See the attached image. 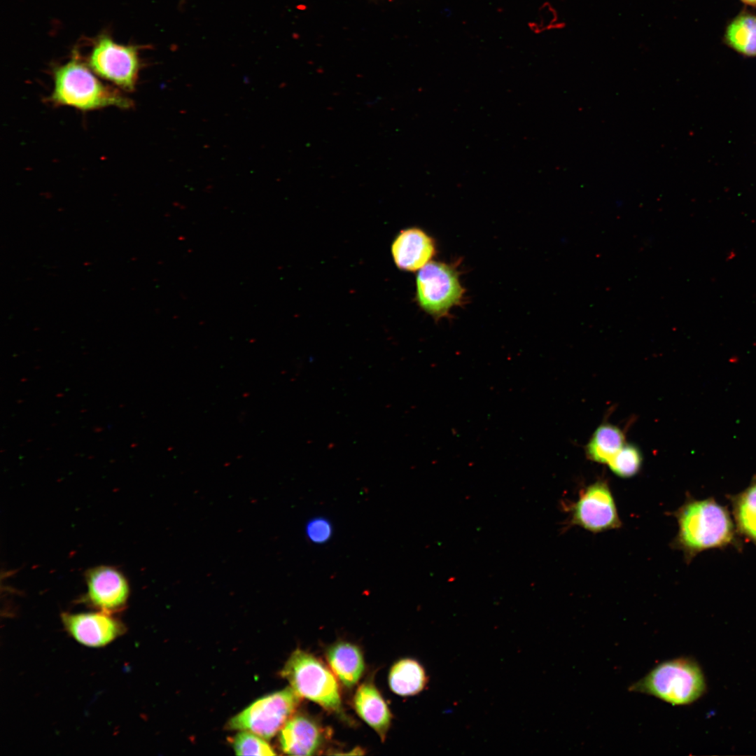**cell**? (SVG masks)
<instances>
[{
	"label": "cell",
	"mask_w": 756,
	"mask_h": 756,
	"mask_svg": "<svg viewBox=\"0 0 756 756\" xmlns=\"http://www.w3.org/2000/svg\"><path fill=\"white\" fill-rule=\"evenodd\" d=\"M729 500L738 535L756 546V475L745 489L729 496Z\"/></svg>",
	"instance_id": "cell-15"
},
{
	"label": "cell",
	"mask_w": 756,
	"mask_h": 756,
	"mask_svg": "<svg viewBox=\"0 0 756 756\" xmlns=\"http://www.w3.org/2000/svg\"><path fill=\"white\" fill-rule=\"evenodd\" d=\"M306 533L312 542L323 543L331 537L332 526L329 521L324 518H314L308 522Z\"/></svg>",
	"instance_id": "cell-21"
},
{
	"label": "cell",
	"mask_w": 756,
	"mask_h": 756,
	"mask_svg": "<svg viewBox=\"0 0 756 756\" xmlns=\"http://www.w3.org/2000/svg\"><path fill=\"white\" fill-rule=\"evenodd\" d=\"M322 731L311 718L294 714L280 731L281 750L291 755H312L322 744Z\"/></svg>",
	"instance_id": "cell-12"
},
{
	"label": "cell",
	"mask_w": 756,
	"mask_h": 756,
	"mask_svg": "<svg viewBox=\"0 0 756 756\" xmlns=\"http://www.w3.org/2000/svg\"><path fill=\"white\" fill-rule=\"evenodd\" d=\"M49 101L82 111L108 106L122 109L133 106L132 100L116 88L104 84L77 56L57 66Z\"/></svg>",
	"instance_id": "cell-2"
},
{
	"label": "cell",
	"mask_w": 756,
	"mask_h": 756,
	"mask_svg": "<svg viewBox=\"0 0 756 756\" xmlns=\"http://www.w3.org/2000/svg\"><path fill=\"white\" fill-rule=\"evenodd\" d=\"M741 1L743 2H744L745 4H748V5L752 6H756V0H741Z\"/></svg>",
	"instance_id": "cell-22"
},
{
	"label": "cell",
	"mask_w": 756,
	"mask_h": 756,
	"mask_svg": "<svg viewBox=\"0 0 756 756\" xmlns=\"http://www.w3.org/2000/svg\"><path fill=\"white\" fill-rule=\"evenodd\" d=\"M88 66L99 77L122 90H134L141 67L137 47L122 45L104 36L95 43Z\"/></svg>",
	"instance_id": "cell-7"
},
{
	"label": "cell",
	"mask_w": 756,
	"mask_h": 756,
	"mask_svg": "<svg viewBox=\"0 0 756 756\" xmlns=\"http://www.w3.org/2000/svg\"><path fill=\"white\" fill-rule=\"evenodd\" d=\"M643 463L639 448L633 444H624L607 463L610 470L622 478H629L638 474Z\"/></svg>",
	"instance_id": "cell-19"
},
{
	"label": "cell",
	"mask_w": 756,
	"mask_h": 756,
	"mask_svg": "<svg viewBox=\"0 0 756 756\" xmlns=\"http://www.w3.org/2000/svg\"><path fill=\"white\" fill-rule=\"evenodd\" d=\"M281 676L301 698L329 710L340 709V690L334 675L313 655L301 650H295L286 662Z\"/></svg>",
	"instance_id": "cell-4"
},
{
	"label": "cell",
	"mask_w": 756,
	"mask_h": 756,
	"mask_svg": "<svg viewBox=\"0 0 756 756\" xmlns=\"http://www.w3.org/2000/svg\"><path fill=\"white\" fill-rule=\"evenodd\" d=\"M237 755H275L276 752L265 738L248 731H239L230 738Z\"/></svg>",
	"instance_id": "cell-20"
},
{
	"label": "cell",
	"mask_w": 756,
	"mask_h": 756,
	"mask_svg": "<svg viewBox=\"0 0 756 756\" xmlns=\"http://www.w3.org/2000/svg\"><path fill=\"white\" fill-rule=\"evenodd\" d=\"M673 515L678 533L672 547L682 552L687 564L708 550L741 549V537L729 510L713 497L699 500L689 496Z\"/></svg>",
	"instance_id": "cell-1"
},
{
	"label": "cell",
	"mask_w": 756,
	"mask_h": 756,
	"mask_svg": "<svg viewBox=\"0 0 756 756\" xmlns=\"http://www.w3.org/2000/svg\"><path fill=\"white\" fill-rule=\"evenodd\" d=\"M416 283L419 306L436 321L463 302L465 290L451 265L429 262L419 271Z\"/></svg>",
	"instance_id": "cell-6"
},
{
	"label": "cell",
	"mask_w": 756,
	"mask_h": 756,
	"mask_svg": "<svg viewBox=\"0 0 756 756\" xmlns=\"http://www.w3.org/2000/svg\"><path fill=\"white\" fill-rule=\"evenodd\" d=\"M185 0H181V2H184Z\"/></svg>",
	"instance_id": "cell-23"
},
{
	"label": "cell",
	"mask_w": 756,
	"mask_h": 756,
	"mask_svg": "<svg viewBox=\"0 0 756 756\" xmlns=\"http://www.w3.org/2000/svg\"><path fill=\"white\" fill-rule=\"evenodd\" d=\"M568 511V526H577L592 533H601L622 526L614 497L604 480H598L586 487Z\"/></svg>",
	"instance_id": "cell-8"
},
{
	"label": "cell",
	"mask_w": 756,
	"mask_h": 756,
	"mask_svg": "<svg viewBox=\"0 0 756 756\" xmlns=\"http://www.w3.org/2000/svg\"><path fill=\"white\" fill-rule=\"evenodd\" d=\"M427 678L422 666L416 660L403 659L391 668L388 684L391 690L400 696L419 693L426 686Z\"/></svg>",
	"instance_id": "cell-17"
},
{
	"label": "cell",
	"mask_w": 756,
	"mask_h": 756,
	"mask_svg": "<svg viewBox=\"0 0 756 756\" xmlns=\"http://www.w3.org/2000/svg\"><path fill=\"white\" fill-rule=\"evenodd\" d=\"M327 659L335 675L347 687L358 682L365 668L360 650L347 642L332 645L327 652Z\"/></svg>",
	"instance_id": "cell-14"
},
{
	"label": "cell",
	"mask_w": 756,
	"mask_h": 756,
	"mask_svg": "<svg viewBox=\"0 0 756 756\" xmlns=\"http://www.w3.org/2000/svg\"><path fill=\"white\" fill-rule=\"evenodd\" d=\"M66 632L78 643L90 648L105 646L121 636L125 626L112 614L97 612L68 613L61 615Z\"/></svg>",
	"instance_id": "cell-10"
},
{
	"label": "cell",
	"mask_w": 756,
	"mask_h": 756,
	"mask_svg": "<svg viewBox=\"0 0 756 756\" xmlns=\"http://www.w3.org/2000/svg\"><path fill=\"white\" fill-rule=\"evenodd\" d=\"M354 704L358 715L384 740L391 721L390 710L381 694L370 682L357 690Z\"/></svg>",
	"instance_id": "cell-13"
},
{
	"label": "cell",
	"mask_w": 756,
	"mask_h": 756,
	"mask_svg": "<svg viewBox=\"0 0 756 756\" xmlns=\"http://www.w3.org/2000/svg\"><path fill=\"white\" fill-rule=\"evenodd\" d=\"M300 699L290 687L265 695L231 718L225 728L248 731L269 740L295 714Z\"/></svg>",
	"instance_id": "cell-5"
},
{
	"label": "cell",
	"mask_w": 756,
	"mask_h": 756,
	"mask_svg": "<svg viewBox=\"0 0 756 756\" xmlns=\"http://www.w3.org/2000/svg\"><path fill=\"white\" fill-rule=\"evenodd\" d=\"M624 444L625 436L622 429L604 423L594 430L585 447V454L594 462L607 464Z\"/></svg>",
	"instance_id": "cell-16"
},
{
	"label": "cell",
	"mask_w": 756,
	"mask_h": 756,
	"mask_svg": "<svg viewBox=\"0 0 756 756\" xmlns=\"http://www.w3.org/2000/svg\"><path fill=\"white\" fill-rule=\"evenodd\" d=\"M725 41L729 46L741 55L756 56V16L742 14L727 26Z\"/></svg>",
	"instance_id": "cell-18"
},
{
	"label": "cell",
	"mask_w": 756,
	"mask_h": 756,
	"mask_svg": "<svg viewBox=\"0 0 756 756\" xmlns=\"http://www.w3.org/2000/svg\"><path fill=\"white\" fill-rule=\"evenodd\" d=\"M86 600L99 611L115 614L125 608L130 594L128 582L117 568L99 566L85 574Z\"/></svg>",
	"instance_id": "cell-9"
},
{
	"label": "cell",
	"mask_w": 756,
	"mask_h": 756,
	"mask_svg": "<svg viewBox=\"0 0 756 756\" xmlns=\"http://www.w3.org/2000/svg\"><path fill=\"white\" fill-rule=\"evenodd\" d=\"M629 690L654 696L673 706L690 704L704 690L699 666L692 661L677 658L664 661L652 668Z\"/></svg>",
	"instance_id": "cell-3"
},
{
	"label": "cell",
	"mask_w": 756,
	"mask_h": 756,
	"mask_svg": "<svg viewBox=\"0 0 756 756\" xmlns=\"http://www.w3.org/2000/svg\"><path fill=\"white\" fill-rule=\"evenodd\" d=\"M391 252L399 269L414 272L424 267L435 255V244L422 230L411 227L398 234L392 244Z\"/></svg>",
	"instance_id": "cell-11"
}]
</instances>
